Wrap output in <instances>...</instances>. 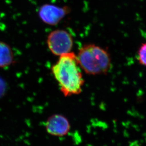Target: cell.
I'll return each mask as SVG.
<instances>
[{
	"mask_svg": "<svg viewBox=\"0 0 146 146\" xmlns=\"http://www.w3.org/2000/svg\"><path fill=\"white\" fill-rule=\"evenodd\" d=\"M47 44L52 53L60 57L71 52L73 46V37L66 30L56 29L48 35Z\"/></svg>",
	"mask_w": 146,
	"mask_h": 146,
	"instance_id": "3957f363",
	"label": "cell"
},
{
	"mask_svg": "<svg viewBox=\"0 0 146 146\" xmlns=\"http://www.w3.org/2000/svg\"><path fill=\"white\" fill-rule=\"evenodd\" d=\"M77 57L81 69L88 74H106L111 66V59L108 51L95 44L83 46Z\"/></svg>",
	"mask_w": 146,
	"mask_h": 146,
	"instance_id": "7a4b0ae2",
	"label": "cell"
},
{
	"mask_svg": "<svg viewBox=\"0 0 146 146\" xmlns=\"http://www.w3.org/2000/svg\"><path fill=\"white\" fill-rule=\"evenodd\" d=\"M70 12V8L67 6L61 7L54 4H44L39 8L38 16L44 23L56 25Z\"/></svg>",
	"mask_w": 146,
	"mask_h": 146,
	"instance_id": "277c9868",
	"label": "cell"
},
{
	"mask_svg": "<svg viewBox=\"0 0 146 146\" xmlns=\"http://www.w3.org/2000/svg\"><path fill=\"white\" fill-rule=\"evenodd\" d=\"M5 84L1 79L0 78V96L3 94L5 89Z\"/></svg>",
	"mask_w": 146,
	"mask_h": 146,
	"instance_id": "ba28073f",
	"label": "cell"
},
{
	"mask_svg": "<svg viewBox=\"0 0 146 146\" xmlns=\"http://www.w3.org/2000/svg\"><path fill=\"white\" fill-rule=\"evenodd\" d=\"M70 124L66 117L61 115H54L49 118L46 123L47 133L56 137L67 134L70 130Z\"/></svg>",
	"mask_w": 146,
	"mask_h": 146,
	"instance_id": "5b68a950",
	"label": "cell"
},
{
	"mask_svg": "<svg viewBox=\"0 0 146 146\" xmlns=\"http://www.w3.org/2000/svg\"><path fill=\"white\" fill-rule=\"evenodd\" d=\"M14 62V56L10 46L0 42V68L10 66Z\"/></svg>",
	"mask_w": 146,
	"mask_h": 146,
	"instance_id": "8992f818",
	"label": "cell"
},
{
	"mask_svg": "<svg viewBox=\"0 0 146 146\" xmlns=\"http://www.w3.org/2000/svg\"><path fill=\"white\" fill-rule=\"evenodd\" d=\"M51 69L64 96L77 95L81 92L84 79L77 57L74 53L70 52L60 56Z\"/></svg>",
	"mask_w": 146,
	"mask_h": 146,
	"instance_id": "6da1fadb",
	"label": "cell"
},
{
	"mask_svg": "<svg viewBox=\"0 0 146 146\" xmlns=\"http://www.w3.org/2000/svg\"><path fill=\"white\" fill-rule=\"evenodd\" d=\"M137 58L141 65L146 66V43L141 44L139 48Z\"/></svg>",
	"mask_w": 146,
	"mask_h": 146,
	"instance_id": "52a82bcc",
	"label": "cell"
}]
</instances>
